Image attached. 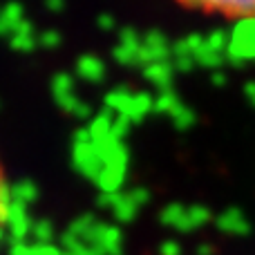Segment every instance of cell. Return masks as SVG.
Instances as JSON below:
<instances>
[{
  "label": "cell",
  "mask_w": 255,
  "mask_h": 255,
  "mask_svg": "<svg viewBox=\"0 0 255 255\" xmlns=\"http://www.w3.org/2000/svg\"><path fill=\"white\" fill-rule=\"evenodd\" d=\"M4 213H7V184H4L2 168H0V222H2Z\"/></svg>",
  "instance_id": "obj_2"
},
{
  "label": "cell",
  "mask_w": 255,
  "mask_h": 255,
  "mask_svg": "<svg viewBox=\"0 0 255 255\" xmlns=\"http://www.w3.org/2000/svg\"><path fill=\"white\" fill-rule=\"evenodd\" d=\"M179 2L195 9H202V11L255 20V0H179Z\"/></svg>",
  "instance_id": "obj_1"
}]
</instances>
